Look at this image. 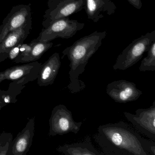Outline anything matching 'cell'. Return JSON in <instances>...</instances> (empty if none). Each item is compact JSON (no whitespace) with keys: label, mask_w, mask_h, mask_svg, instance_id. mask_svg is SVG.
I'll use <instances>...</instances> for the list:
<instances>
[{"label":"cell","mask_w":155,"mask_h":155,"mask_svg":"<svg viewBox=\"0 0 155 155\" xmlns=\"http://www.w3.org/2000/svg\"><path fill=\"white\" fill-rule=\"evenodd\" d=\"M93 138L104 155H155V143L120 121L101 125Z\"/></svg>","instance_id":"cell-1"},{"label":"cell","mask_w":155,"mask_h":155,"mask_svg":"<svg viewBox=\"0 0 155 155\" xmlns=\"http://www.w3.org/2000/svg\"><path fill=\"white\" fill-rule=\"evenodd\" d=\"M106 31H95L81 38L62 52V58L68 57L70 61V83L68 88L71 94H77L86 88V84L79 76L85 71L90 59L97 51L106 38Z\"/></svg>","instance_id":"cell-2"},{"label":"cell","mask_w":155,"mask_h":155,"mask_svg":"<svg viewBox=\"0 0 155 155\" xmlns=\"http://www.w3.org/2000/svg\"><path fill=\"white\" fill-rule=\"evenodd\" d=\"M155 41V30L133 40L118 55L113 65V69L126 70L136 64Z\"/></svg>","instance_id":"cell-3"},{"label":"cell","mask_w":155,"mask_h":155,"mask_svg":"<svg viewBox=\"0 0 155 155\" xmlns=\"http://www.w3.org/2000/svg\"><path fill=\"white\" fill-rule=\"evenodd\" d=\"M49 122V135L52 137L70 132L77 134L83 123L76 122L71 111L63 104H59L53 109Z\"/></svg>","instance_id":"cell-4"},{"label":"cell","mask_w":155,"mask_h":155,"mask_svg":"<svg viewBox=\"0 0 155 155\" xmlns=\"http://www.w3.org/2000/svg\"><path fill=\"white\" fill-rule=\"evenodd\" d=\"M85 24L68 18L59 19L43 28L37 39L43 42H49L57 38L69 39L84 28Z\"/></svg>","instance_id":"cell-5"},{"label":"cell","mask_w":155,"mask_h":155,"mask_svg":"<svg viewBox=\"0 0 155 155\" xmlns=\"http://www.w3.org/2000/svg\"><path fill=\"white\" fill-rule=\"evenodd\" d=\"M85 4L86 0H57L48 3V8L43 16V28L57 20L68 18L81 11L85 8Z\"/></svg>","instance_id":"cell-6"},{"label":"cell","mask_w":155,"mask_h":155,"mask_svg":"<svg viewBox=\"0 0 155 155\" xmlns=\"http://www.w3.org/2000/svg\"><path fill=\"white\" fill-rule=\"evenodd\" d=\"M132 114L124 111V116L139 132L155 140V101L148 108H140Z\"/></svg>","instance_id":"cell-7"},{"label":"cell","mask_w":155,"mask_h":155,"mask_svg":"<svg viewBox=\"0 0 155 155\" xmlns=\"http://www.w3.org/2000/svg\"><path fill=\"white\" fill-rule=\"evenodd\" d=\"M30 23H32L31 4L14 6L0 26V42L10 32Z\"/></svg>","instance_id":"cell-8"},{"label":"cell","mask_w":155,"mask_h":155,"mask_svg":"<svg viewBox=\"0 0 155 155\" xmlns=\"http://www.w3.org/2000/svg\"><path fill=\"white\" fill-rule=\"evenodd\" d=\"M107 94L116 102L126 103L137 100L142 94L134 82L126 80L115 81L109 83Z\"/></svg>","instance_id":"cell-9"},{"label":"cell","mask_w":155,"mask_h":155,"mask_svg":"<svg viewBox=\"0 0 155 155\" xmlns=\"http://www.w3.org/2000/svg\"><path fill=\"white\" fill-rule=\"evenodd\" d=\"M41 63L38 61L14 66L0 72V83L3 81H15L26 79L30 82L37 80Z\"/></svg>","instance_id":"cell-10"},{"label":"cell","mask_w":155,"mask_h":155,"mask_svg":"<svg viewBox=\"0 0 155 155\" xmlns=\"http://www.w3.org/2000/svg\"><path fill=\"white\" fill-rule=\"evenodd\" d=\"M35 131V119H30L26 127L12 140L8 155H26L32 145Z\"/></svg>","instance_id":"cell-11"},{"label":"cell","mask_w":155,"mask_h":155,"mask_svg":"<svg viewBox=\"0 0 155 155\" xmlns=\"http://www.w3.org/2000/svg\"><path fill=\"white\" fill-rule=\"evenodd\" d=\"M32 28V23L10 32L0 42V62L8 58L10 51L14 47L23 44Z\"/></svg>","instance_id":"cell-12"},{"label":"cell","mask_w":155,"mask_h":155,"mask_svg":"<svg viewBox=\"0 0 155 155\" xmlns=\"http://www.w3.org/2000/svg\"><path fill=\"white\" fill-rule=\"evenodd\" d=\"M61 66L59 54L53 53L48 59L41 64L37 77V83L41 87L51 85L58 73Z\"/></svg>","instance_id":"cell-13"},{"label":"cell","mask_w":155,"mask_h":155,"mask_svg":"<svg viewBox=\"0 0 155 155\" xmlns=\"http://www.w3.org/2000/svg\"><path fill=\"white\" fill-rule=\"evenodd\" d=\"M84 9L88 19L97 23L105 15H113L117 7L112 0H86Z\"/></svg>","instance_id":"cell-14"},{"label":"cell","mask_w":155,"mask_h":155,"mask_svg":"<svg viewBox=\"0 0 155 155\" xmlns=\"http://www.w3.org/2000/svg\"><path fill=\"white\" fill-rule=\"evenodd\" d=\"M57 151L65 155H102L95 149L91 141L90 137H87L85 141L72 144H64L57 148Z\"/></svg>","instance_id":"cell-15"},{"label":"cell","mask_w":155,"mask_h":155,"mask_svg":"<svg viewBox=\"0 0 155 155\" xmlns=\"http://www.w3.org/2000/svg\"><path fill=\"white\" fill-rule=\"evenodd\" d=\"M30 44L31 49L29 53L18 61L16 63H26L37 61L45 52L51 48L53 45L51 41L43 42L39 41L37 39L33 40Z\"/></svg>","instance_id":"cell-16"},{"label":"cell","mask_w":155,"mask_h":155,"mask_svg":"<svg viewBox=\"0 0 155 155\" xmlns=\"http://www.w3.org/2000/svg\"><path fill=\"white\" fill-rule=\"evenodd\" d=\"M12 81L10 83L8 90L4 91L3 94L4 101L8 104L16 103L18 101L17 96L21 93L25 85L30 82L25 78Z\"/></svg>","instance_id":"cell-17"},{"label":"cell","mask_w":155,"mask_h":155,"mask_svg":"<svg viewBox=\"0 0 155 155\" xmlns=\"http://www.w3.org/2000/svg\"><path fill=\"white\" fill-rule=\"evenodd\" d=\"M147 57L144 58L139 69L140 71H155V41L152 42L149 48Z\"/></svg>","instance_id":"cell-18"},{"label":"cell","mask_w":155,"mask_h":155,"mask_svg":"<svg viewBox=\"0 0 155 155\" xmlns=\"http://www.w3.org/2000/svg\"><path fill=\"white\" fill-rule=\"evenodd\" d=\"M13 140L12 133L3 132L0 134V155H8Z\"/></svg>","instance_id":"cell-19"},{"label":"cell","mask_w":155,"mask_h":155,"mask_svg":"<svg viewBox=\"0 0 155 155\" xmlns=\"http://www.w3.org/2000/svg\"><path fill=\"white\" fill-rule=\"evenodd\" d=\"M22 44H19L16 47H14L10 51L8 54V58L14 61L15 58L18 55L20 51V48Z\"/></svg>","instance_id":"cell-20"},{"label":"cell","mask_w":155,"mask_h":155,"mask_svg":"<svg viewBox=\"0 0 155 155\" xmlns=\"http://www.w3.org/2000/svg\"><path fill=\"white\" fill-rule=\"evenodd\" d=\"M130 4L137 9L140 10L142 7L141 0H127Z\"/></svg>","instance_id":"cell-21"},{"label":"cell","mask_w":155,"mask_h":155,"mask_svg":"<svg viewBox=\"0 0 155 155\" xmlns=\"http://www.w3.org/2000/svg\"><path fill=\"white\" fill-rule=\"evenodd\" d=\"M4 91L0 90V110L2 109V108L5 106L8 105L7 103L4 101L3 98V94H4Z\"/></svg>","instance_id":"cell-22"},{"label":"cell","mask_w":155,"mask_h":155,"mask_svg":"<svg viewBox=\"0 0 155 155\" xmlns=\"http://www.w3.org/2000/svg\"><path fill=\"white\" fill-rule=\"evenodd\" d=\"M56 1H57V0H48V4L51 3V2H53Z\"/></svg>","instance_id":"cell-23"}]
</instances>
